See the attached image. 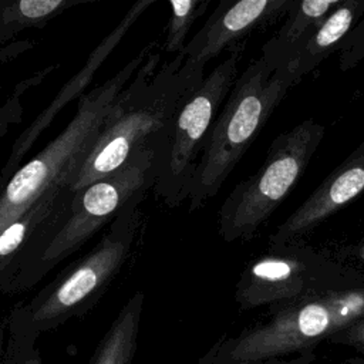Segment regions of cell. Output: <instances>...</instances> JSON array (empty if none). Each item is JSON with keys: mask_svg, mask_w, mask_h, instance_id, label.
<instances>
[{"mask_svg": "<svg viewBox=\"0 0 364 364\" xmlns=\"http://www.w3.org/2000/svg\"><path fill=\"white\" fill-rule=\"evenodd\" d=\"M159 44L146 55L108 111L94 144L67 178L77 192L118 171L168 124L183 97L205 78L179 53L161 64Z\"/></svg>", "mask_w": 364, "mask_h": 364, "instance_id": "6da1fadb", "label": "cell"}, {"mask_svg": "<svg viewBox=\"0 0 364 364\" xmlns=\"http://www.w3.org/2000/svg\"><path fill=\"white\" fill-rule=\"evenodd\" d=\"M296 82L289 65L274 70L262 55L237 75L199 156L186 199L191 212L219 192Z\"/></svg>", "mask_w": 364, "mask_h": 364, "instance_id": "7a4b0ae2", "label": "cell"}, {"mask_svg": "<svg viewBox=\"0 0 364 364\" xmlns=\"http://www.w3.org/2000/svg\"><path fill=\"white\" fill-rule=\"evenodd\" d=\"M158 44L151 41L111 78L81 95L67 127L16 171L0 193V233L46 193L67 186V178L94 144L114 101Z\"/></svg>", "mask_w": 364, "mask_h": 364, "instance_id": "3957f363", "label": "cell"}, {"mask_svg": "<svg viewBox=\"0 0 364 364\" xmlns=\"http://www.w3.org/2000/svg\"><path fill=\"white\" fill-rule=\"evenodd\" d=\"M239 60L240 46H236L183 97L168 124L148 142L152 154L151 191L169 208L188 199L209 131L237 78Z\"/></svg>", "mask_w": 364, "mask_h": 364, "instance_id": "277c9868", "label": "cell"}, {"mask_svg": "<svg viewBox=\"0 0 364 364\" xmlns=\"http://www.w3.org/2000/svg\"><path fill=\"white\" fill-rule=\"evenodd\" d=\"M146 192L134 195L98 243L67 264L33 300L17 311L28 330H47L92 307L119 274L132 253L141 228V203Z\"/></svg>", "mask_w": 364, "mask_h": 364, "instance_id": "5b68a950", "label": "cell"}, {"mask_svg": "<svg viewBox=\"0 0 364 364\" xmlns=\"http://www.w3.org/2000/svg\"><path fill=\"white\" fill-rule=\"evenodd\" d=\"M324 132L321 124L309 118L273 139L260 168L230 191L218 212L223 240L253 237L299 182Z\"/></svg>", "mask_w": 364, "mask_h": 364, "instance_id": "8992f818", "label": "cell"}, {"mask_svg": "<svg viewBox=\"0 0 364 364\" xmlns=\"http://www.w3.org/2000/svg\"><path fill=\"white\" fill-rule=\"evenodd\" d=\"M364 317V280L276 307L274 314L229 341L226 358L250 364L306 350Z\"/></svg>", "mask_w": 364, "mask_h": 364, "instance_id": "52a82bcc", "label": "cell"}, {"mask_svg": "<svg viewBox=\"0 0 364 364\" xmlns=\"http://www.w3.org/2000/svg\"><path fill=\"white\" fill-rule=\"evenodd\" d=\"M151 188L152 154L146 145L118 171L74 192L67 212L20 290L38 283L51 269L80 250L101 228L109 225L134 195Z\"/></svg>", "mask_w": 364, "mask_h": 364, "instance_id": "ba28073f", "label": "cell"}, {"mask_svg": "<svg viewBox=\"0 0 364 364\" xmlns=\"http://www.w3.org/2000/svg\"><path fill=\"white\" fill-rule=\"evenodd\" d=\"M361 280L364 273L336 262L324 252L294 242L269 246L263 255L250 260L236 283L235 299L243 310L280 307Z\"/></svg>", "mask_w": 364, "mask_h": 364, "instance_id": "9c48e42d", "label": "cell"}, {"mask_svg": "<svg viewBox=\"0 0 364 364\" xmlns=\"http://www.w3.org/2000/svg\"><path fill=\"white\" fill-rule=\"evenodd\" d=\"M73 193L60 185L0 233V291H20L67 212Z\"/></svg>", "mask_w": 364, "mask_h": 364, "instance_id": "30bf717a", "label": "cell"}, {"mask_svg": "<svg viewBox=\"0 0 364 364\" xmlns=\"http://www.w3.org/2000/svg\"><path fill=\"white\" fill-rule=\"evenodd\" d=\"M294 0L219 1L203 26L188 40L185 65L203 71L206 64L223 51L240 46L255 30L287 14Z\"/></svg>", "mask_w": 364, "mask_h": 364, "instance_id": "8fae6325", "label": "cell"}, {"mask_svg": "<svg viewBox=\"0 0 364 364\" xmlns=\"http://www.w3.org/2000/svg\"><path fill=\"white\" fill-rule=\"evenodd\" d=\"M155 3V0H139L135 1L124 17L118 21V24L100 41V44L90 53L84 65L73 75L64 87L55 94V97L50 101L47 107H44L38 115L31 121V124L24 128L20 135L11 144L10 154L6 159V164L0 169V193L3 192L9 179L16 173V171L23 165V159L37 142L38 136L50 127L54 118L60 114V111L71 102L78 94L82 92L84 88L90 85L94 75L102 65V63L109 57V54L115 50V47L124 40L131 27L138 21V18Z\"/></svg>", "mask_w": 364, "mask_h": 364, "instance_id": "7c38bea8", "label": "cell"}, {"mask_svg": "<svg viewBox=\"0 0 364 364\" xmlns=\"http://www.w3.org/2000/svg\"><path fill=\"white\" fill-rule=\"evenodd\" d=\"M364 192V142L336 166L269 237V246L294 243Z\"/></svg>", "mask_w": 364, "mask_h": 364, "instance_id": "4fadbf2b", "label": "cell"}, {"mask_svg": "<svg viewBox=\"0 0 364 364\" xmlns=\"http://www.w3.org/2000/svg\"><path fill=\"white\" fill-rule=\"evenodd\" d=\"M94 0H0V64L18 57L36 43L17 37L41 30L67 10Z\"/></svg>", "mask_w": 364, "mask_h": 364, "instance_id": "5bb4252c", "label": "cell"}, {"mask_svg": "<svg viewBox=\"0 0 364 364\" xmlns=\"http://www.w3.org/2000/svg\"><path fill=\"white\" fill-rule=\"evenodd\" d=\"M343 0L293 1L286 20L276 34L262 47V57L274 68L287 65L323 20Z\"/></svg>", "mask_w": 364, "mask_h": 364, "instance_id": "9a60e30c", "label": "cell"}, {"mask_svg": "<svg viewBox=\"0 0 364 364\" xmlns=\"http://www.w3.org/2000/svg\"><path fill=\"white\" fill-rule=\"evenodd\" d=\"M364 14V0H343L313 31L293 60L287 64L297 82L314 71L341 43Z\"/></svg>", "mask_w": 364, "mask_h": 364, "instance_id": "2e32d148", "label": "cell"}, {"mask_svg": "<svg viewBox=\"0 0 364 364\" xmlns=\"http://www.w3.org/2000/svg\"><path fill=\"white\" fill-rule=\"evenodd\" d=\"M144 307V293L128 299L102 338L92 364H129L136 344V334Z\"/></svg>", "mask_w": 364, "mask_h": 364, "instance_id": "e0dca14e", "label": "cell"}, {"mask_svg": "<svg viewBox=\"0 0 364 364\" xmlns=\"http://www.w3.org/2000/svg\"><path fill=\"white\" fill-rule=\"evenodd\" d=\"M209 0H171V14L165 26L162 50L166 54L176 55L185 50L188 36L195 21L205 14Z\"/></svg>", "mask_w": 364, "mask_h": 364, "instance_id": "ac0fdd59", "label": "cell"}, {"mask_svg": "<svg viewBox=\"0 0 364 364\" xmlns=\"http://www.w3.org/2000/svg\"><path fill=\"white\" fill-rule=\"evenodd\" d=\"M54 70V65H48L46 68H41L40 71L34 73L33 75L24 78L20 81L11 94L7 97V100L0 105V138L6 135L10 125L17 124L23 118V102L21 98L30 88L38 85L51 71Z\"/></svg>", "mask_w": 364, "mask_h": 364, "instance_id": "d6986e66", "label": "cell"}, {"mask_svg": "<svg viewBox=\"0 0 364 364\" xmlns=\"http://www.w3.org/2000/svg\"><path fill=\"white\" fill-rule=\"evenodd\" d=\"M337 53L338 67L344 73L364 61V14L344 38Z\"/></svg>", "mask_w": 364, "mask_h": 364, "instance_id": "ffe728a7", "label": "cell"}, {"mask_svg": "<svg viewBox=\"0 0 364 364\" xmlns=\"http://www.w3.org/2000/svg\"><path fill=\"white\" fill-rule=\"evenodd\" d=\"M336 262L363 273L364 269V236L354 242L353 245H347L336 250Z\"/></svg>", "mask_w": 364, "mask_h": 364, "instance_id": "44dd1931", "label": "cell"}, {"mask_svg": "<svg viewBox=\"0 0 364 364\" xmlns=\"http://www.w3.org/2000/svg\"><path fill=\"white\" fill-rule=\"evenodd\" d=\"M328 340L334 343L351 346L360 351H364V317L353 323L351 326L346 327L344 330L336 333Z\"/></svg>", "mask_w": 364, "mask_h": 364, "instance_id": "7402d4cb", "label": "cell"}, {"mask_svg": "<svg viewBox=\"0 0 364 364\" xmlns=\"http://www.w3.org/2000/svg\"><path fill=\"white\" fill-rule=\"evenodd\" d=\"M24 364H40V360L38 358H30V360H27Z\"/></svg>", "mask_w": 364, "mask_h": 364, "instance_id": "603a6c76", "label": "cell"}, {"mask_svg": "<svg viewBox=\"0 0 364 364\" xmlns=\"http://www.w3.org/2000/svg\"><path fill=\"white\" fill-rule=\"evenodd\" d=\"M348 364H364V360H358V361H354V363H348Z\"/></svg>", "mask_w": 364, "mask_h": 364, "instance_id": "cb8c5ba5", "label": "cell"}, {"mask_svg": "<svg viewBox=\"0 0 364 364\" xmlns=\"http://www.w3.org/2000/svg\"><path fill=\"white\" fill-rule=\"evenodd\" d=\"M282 364H299V363H296V361H290V363H282Z\"/></svg>", "mask_w": 364, "mask_h": 364, "instance_id": "d4e9b609", "label": "cell"}]
</instances>
